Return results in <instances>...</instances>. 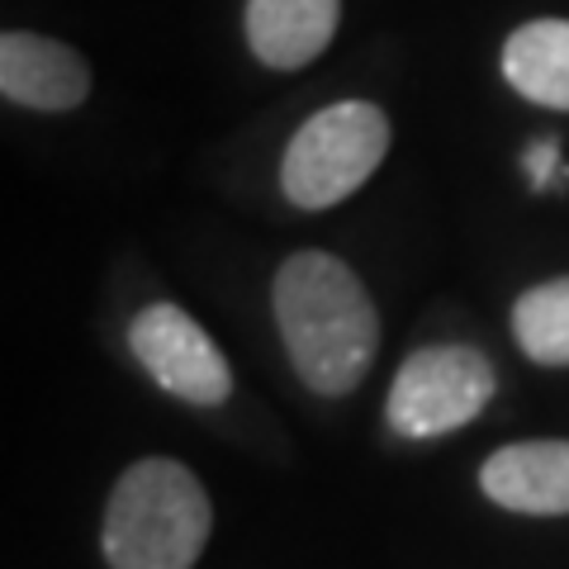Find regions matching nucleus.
I'll list each match as a JSON object with an SVG mask.
<instances>
[{"mask_svg":"<svg viewBox=\"0 0 569 569\" xmlns=\"http://www.w3.org/2000/svg\"><path fill=\"white\" fill-rule=\"evenodd\" d=\"M276 323L299 380L318 395L356 389L380 347V313L366 284L332 252H295L276 271Z\"/></svg>","mask_w":569,"mask_h":569,"instance_id":"nucleus-1","label":"nucleus"},{"mask_svg":"<svg viewBox=\"0 0 569 569\" xmlns=\"http://www.w3.org/2000/svg\"><path fill=\"white\" fill-rule=\"evenodd\" d=\"M129 347L167 395L186 399L194 408H219L233 395V370H228L223 351L213 347V337L186 309L148 305L133 318Z\"/></svg>","mask_w":569,"mask_h":569,"instance_id":"nucleus-5","label":"nucleus"},{"mask_svg":"<svg viewBox=\"0 0 569 569\" xmlns=\"http://www.w3.org/2000/svg\"><path fill=\"white\" fill-rule=\"evenodd\" d=\"M512 337L541 366H569V276L546 280L512 305Z\"/></svg>","mask_w":569,"mask_h":569,"instance_id":"nucleus-10","label":"nucleus"},{"mask_svg":"<svg viewBox=\"0 0 569 569\" xmlns=\"http://www.w3.org/2000/svg\"><path fill=\"white\" fill-rule=\"evenodd\" d=\"M503 77L546 110H569V20H531L503 43Z\"/></svg>","mask_w":569,"mask_h":569,"instance_id":"nucleus-9","label":"nucleus"},{"mask_svg":"<svg viewBox=\"0 0 569 569\" xmlns=\"http://www.w3.org/2000/svg\"><path fill=\"white\" fill-rule=\"evenodd\" d=\"M337 14L342 0H247V43L276 71L309 67L332 43Z\"/></svg>","mask_w":569,"mask_h":569,"instance_id":"nucleus-8","label":"nucleus"},{"mask_svg":"<svg viewBox=\"0 0 569 569\" xmlns=\"http://www.w3.org/2000/svg\"><path fill=\"white\" fill-rule=\"evenodd\" d=\"M389 152V119L370 100H342L305 119L280 162L284 200L299 209H332L361 190Z\"/></svg>","mask_w":569,"mask_h":569,"instance_id":"nucleus-3","label":"nucleus"},{"mask_svg":"<svg viewBox=\"0 0 569 569\" xmlns=\"http://www.w3.org/2000/svg\"><path fill=\"white\" fill-rule=\"evenodd\" d=\"M209 527V493L181 460H138L119 475L104 508V560L110 569H190Z\"/></svg>","mask_w":569,"mask_h":569,"instance_id":"nucleus-2","label":"nucleus"},{"mask_svg":"<svg viewBox=\"0 0 569 569\" xmlns=\"http://www.w3.org/2000/svg\"><path fill=\"white\" fill-rule=\"evenodd\" d=\"M498 376L485 351L475 347H422L399 366L389 385V427L399 437H447L456 427L475 422L493 399Z\"/></svg>","mask_w":569,"mask_h":569,"instance_id":"nucleus-4","label":"nucleus"},{"mask_svg":"<svg viewBox=\"0 0 569 569\" xmlns=\"http://www.w3.org/2000/svg\"><path fill=\"white\" fill-rule=\"evenodd\" d=\"M479 485L508 512L565 518L569 512V441H518L485 460Z\"/></svg>","mask_w":569,"mask_h":569,"instance_id":"nucleus-7","label":"nucleus"},{"mask_svg":"<svg viewBox=\"0 0 569 569\" xmlns=\"http://www.w3.org/2000/svg\"><path fill=\"white\" fill-rule=\"evenodd\" d=\"M0 91L24 110H77L91 96V71L81 52H71L43 33H6L0 39Z\"/></svg>","mask_w":569,"mask_h":569,"instance_id":"nucleus-6","label":"nucleus"},{"mask_svg":"<svg viewBox=\"0 0 569 569\" xmlns=\"http://www.w3.org/2000/svg\"><path fill=\"white\" fill-rule=\"evenodd\" d=\"M522 167H527L531 190H565L569 186V167L560 162V142L556 138H537V142H531L527 157H522Z\"/></svg>","mask_w":569,"mask_h":569,"instance_id":"nucleus-11","label":"nucleus"}]
</instances>
